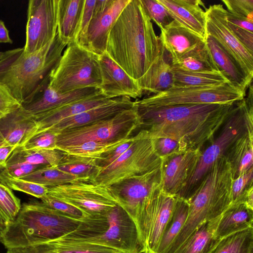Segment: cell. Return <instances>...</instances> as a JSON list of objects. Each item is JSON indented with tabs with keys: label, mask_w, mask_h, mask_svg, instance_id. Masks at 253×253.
<instances>
[{
	"label": "cell",
	"mask_w": 253,
	"mask_h": 253,
	"mask_svg": "<svg viewBox=\"0 0 253 253\" xmlns=\"http://www.w3.org/2000/svg\"><path fill=\"white\" fill-rule=\"evenodd\" d=\"M235 103L149 106L133 102L140 123L135 133L141 138L168 137L188 150L201 149L212 141Z\"/></svg>",
	"instance_id": "obj_1"
},
{
	"label": "cell",
	"mask_w": 253,
	"mask_h": 253,
	"mask_svg": "<svg viewBox=\"0 0 253 253\" xmlns=\"http://www.w3.org/2000/svg\"><path fill=\"white\" fill-rule=\"evenodd\" d=\"M162 47L140 0H130L109 33L105 52L137 81L159 55Z\"/></svg>",
	"instance_id": "obj_2"
},
{
	"label": "cell",
	"mask_w": 253,
	"mask_h": 253,
	"mask_svg": "<svg viewBox=\"0 0 253 253\" xmlns=\"http://www.w3.org/2000/svg\"><path fill=\"white\" fill-rule=\"evenodd\" d=\"M67 45L57 32L51 42L31 54L25 55L23 47L3 52L0 59V84L21 105L30 102L47 85Z\"/></svg>",
	"instance_id": "obj_3"
},
{
	"label": "cell",
	"mask_w": 253,
	"mask_h": 253,
	"mask_svg": "<svg viewBox=\"0 0 253 253\" xmlns=\"http://www.w3.org/2000/svg\"><path fill=\"white\" fill-rule=\"evenodd\" d=\"M82 221L63 215L42 202L23 204L2 235L7 249L27 247L62 237L75 231Z\"/></svg>",
	"instance_id": "obj_4"
},
{
	"label": "cell",
	"mask_w": 253,
	"mask_h": 253,
	"mask_svg": "<svg viewBox=\"0 0 253 253\" xmlns=\"http://www.w3.org/2000/svg\"><path fill=\"white\" fill-rule=\"evenodd\" d=\"M218 136L202 152L197 166L177 197L187 200L213 164L229 147L248 131H253V101L244 98L231 109Z\"/></svg>",
	"instance_id": "obj_5"
},
{
	"label": "cell",
	"mask_w": 253,
	"mask_h": 253,
	"mask_svg": "<svg viewBox=\"0 0 253 253\" xmlns=\"http://www.w3.org/2000/svg\"><path fill=\"white\" fill-rule=\"evenodd\" d=\"M101 82L98 56L74 42L64 50L47 86L66 93L87 87L99 88Z\"/></svg>",
	"instance_id": "obj_6"
},
{
	"label": "cell",
	"mask_w": 253,
	"mask_h": 253,
	"mask_svg": "<svg viewBox=\"0 0 253 253\" xmlns=\"http://www.w3.org/2000/svg\"><path fill=\"white\" fill-rule=\"evenodd\" d=\"M131 146L117 160L103 167L90 181L109 186L123 179L146 173L159 168L163 160L158 154L153 139L141 138L135 133Z\"/></svg>",
	"instance_id": "obj_7"
},
{
	"label": "cell",
	"mask_w": 253,
	"mask_h": 253,
	"mask_svg": "<svg viewBox=\"0 0 253 253\" xmlns=\"http://www.w3.org/2000/svg\"><path fill=\"white\" fill-rule=\"evenodd\" d=\"M139 124L132 106L111 117L57 133V148L87 141L113 142L126 139L135 133Z\"/></svg>",
	"instance_id": "obj_8"
},
{
	"label": "cell",
	"mask_w": 253,
	"mask_h": 253,
	"mask_svg": "<svg viewBox=\"0 0 253 253\" xmlns=\"http://www.w3.org/2000/svg\"><path fill=\"white\" fill-rule=\"evenodd\" d=\"M245 96L242 91L227 83L217 85L171 87L133 102L137 105L149 106L234 103Z\"/></svg>",
	"instance_id": "obj_9"
},
{
	"label": "cell",
	"mask_w": 253,
	"mask_h": 253,
	"mask_svg": "<svg viewBox=\"0 0 253 253\" xmlns=\"http://www.w3.org/2000/svg\"><path fill=\"white\" fill-rule=\"evenodd\" d=\"M162 179L161 164L159 168L146 173L130 177L107 186L117 204L134 221L142 242V218L145 202L151 192L161 185Z\"/></svg>",
	"instance_id": "obj_10"
},
{
	"label": "cell",
	"mask_w": 253,
	"mask_h": 253,
	"mask_svg": "<svg viewBox=\"0 0 253 253\" xmlns=\"http://www.w3.org/2000/svg\"><path fill=\"white\" fill-rule=\"evenodd\" d=\"M106 215L108 226L105 230L92 236L74 240L99 245L122 253L144 252V246L136 224L121 206L117 204Z\"/></svg>",
	"instance_id": "obj_11"
},
{
	"label": "cell",
	"mask_w": 253,
	"mask_h": 253,
	"mask_svg": "<svg viewBox=\"0 0 253 253\" xmlns=\"http://www.w3.org/2000/svg\"><path fill=\"white\" fill-rule=\"evenodd\" d=\"M47 187V194L74 206L92 217L105 215L117 204L107 187L91 181H78Z\"/></svg>",
	"instance_id": "obj_12"
},
{
	"label": "cell",
	"mask_w": 253,
	"mask_h": 253,
	"mask_svg": "<svg viewBox=\"0 0 253 253\" xmlns=\"http://www.w3.org/2000/svg\"><path fill=\"white\" fill-rule=\"evenodd\" d=\"M58 0H30L26 28L25 55L41 49L55 37L57 31Z\"/></svg>",
	"instance_id": "obj_13"
},
{
	"label": "cell",
	"mask_w": 253,
	"mask_h": 253,
	"mask_svg": "<svg viewBox=\"0 0 253 253\" xmlns=\"http://www.w3.org/2000/svg\"><path fill=\"white\" fill-rule=\"evenodd\" d=\"M177 196L165 192L161 185L147 198L142 219V239L145 250L156 253L176 202Z\"/></svg>",
	"instance_id": "obj_14"
},
{
	"label": "cell",
	"mask_w": 253,
	"mask_h": 253,
	"mask_svg": "<svg viewBox=\"0 0 253 253\" xmlns=\"http://www.w3.org/2000/svg\"><path fill=\"white\" fill-rule=\"evenodd\" d=\"M205 35L211 36L237 61L248 79L253 78V53L236 38L229 28L226 10L221 4L211 5L206 10Z\"/></svg>",
	"instance_id": "obj_15"
},
{
	"label": "cell",
	"mask_w": 253,
	"mask_h": 253,
	"mask_svg": "<svg viewBox=\"0 0 253 253\" xmlns=\"http://www.w3.org/2000/svg\"><path fill=\"white\" fill-rule=\"evenodd\" d=\"M98 56L101 82L99 89L110 98L137 99L143 94L137 82L130 77L106 52Z\"/></svg>",
	"instance_id": "obj_16"
},
{
	"label": "cell",
	"mask_w": 253,
	"mask_h": 253,
	"mask_svg": "<svg viewBox=\"0 0 253 253\" xmlns=\"http://www.w3.org/2000/svg\"><path fill=\"white\" fill-rule=\"evenodd\" d=\"M202 152L191 149L163 160L161 187L165 192L177 196L194 172Z\"/></svg>",
	"instance_id": "obj_17"
},
{
	"label": "cell",
	"mask_w": 253,
	"mask_h": 253,
	"mask_svg": "<svg viewBox=\"0 0 253 253\" xmlns=\"http://www.w3.org/2000/svg\"><path fill=\"white\" fill-rule=\"evenodd\" d=\"M129 0H111L102 13L92 17L83 46L97 55L104 53L109 33Z\"/></svg>",
	"instance_id": "obj_18"
},
{
	"label": "cell",
	"mask_w": 253,
	"mask_h": 253,
	"mask_svg": "<svg viewBox=\"0 0 253 253\" xmlns=\"http://www.w3.org/2000/svg\"><path fill=\"white\" fill-rule=\"evenodd\" d=\"M115 98H108L100 92L83 99L32 115L36 123V128L30 138L64 119L106 104Z\"/></svg>",
	"instance_id": "obj_19"
},
{
	"label": "cell",
	"mask_w": 253,
	"mask_h": 253,
	"mask_svg": "<svg viewBox=\"0 0 253 253\" xmlns=\"http://www.w3.org/2000/svg\"><path fill=\"white\" fill-rule=\"evenodd\" d=\"M36 128L33 116L21 106L0 118V147L21 146L30 138Z\"/></svg>",
	"instance_id": "obj_20"
},
{
	"label": "cell",
	"mask_w": 253,
	"mask_h": 253,
	"mask_svg": "<svg viewBox=\"0 0 253 253\" xmlns=\"http://www.w3.org/2000/svg\"><path fill=\"white\" fill-rule=\"evenodd\" d=\"M133 103V101L129 97H117L106 104L64 119L45 131L49 130L57 133L64 130L84 126L111 117L130 108L132 107Z\"/></svg>",
	"instance_id": "obj_21"
},
{
	"label": "cell",
	"mask_w": 253,
	"mask_h": 253,
	"mask_svg": "<svg viewBox=\"0 0 253 253\" xmlns=\"http://www.w3.org/2000/svg\"><path fill=\"white\" fill-rule=\"evenodd\" d=\"M159 37L172 63L205 42L204 38L174 20L161 30Z\"/></svg>",
	"instance_id": "obj_22"
},
{
	"label": "cell",
	"mask_w": 253,
	"mask_h": 253,
	"mask_svg": "<svg viewBox=\"0 0 253 253\" xmlns=\"http://www.w3.org/2000/svg\"><path fill=\"white\" fill-rule=\"evenodd\" d=\"M169 11L173 20L205 39L206 11L200 0H157Z\"/></svg>",
	"instance_id": "obj_23"
},
{
	"label": "cell",
	"mask_w": 253,
	"mask_h": 253,
	"mask_svg": "<svg viewBox=\"0 0 253 253\" xmlns=\"http://www.w3.org/2000/svg\"><path fill=\"white\" fill-rule=\"evenodd\" d=\"M205 41L218 71L233 86L246 94L252 81L237 61L211 36L206 35Z\"/></svg>",
	"instance_id": "obj_24"
},
{
	"label": "cell",
	"mask_w": 253,
	"mask_h": 253,
	"mask_svg": "<svg viewBox=\"0 0 253 253\" xmlns=\"http://www.w3.org/2000/svg\"><path fill=\"white\" fill-rule=\"evenodd\" d=\"M172 58L162 47L159 55L145 74L137 82L143 93L158 94L173 86Z\"/></svg>",
	"instance_id": "obj_25"
},
{
	"label": "cell",
	"mask_w": 253,
	"mask_h": 253,
	"mask_svg": "<svg viewBox=\"0 0 253 253\" xmlns=\"http://www.w3.org/2000/svg\"><path fill=\"white\" fill-rule=\"evenodd\" d=\"M101 92L97 87H87L61 93L47 85L32 101L21 105L27 113L35 115L58 108L71 102L83 99Z\"/></svg>",
	"instance_id": "obj_26"
},
{
	"label": "cell",
	"mask_w": 253,
	"mask_h": 253,
	"mask_svg": "<svg viewBox=\"0 0 253 253\" xmlns=\"http://www.w3.org/2000/svg\"><path fill=\"white\" fill-rule=\"evenodd\" d=\"M85 0H58L57 34L67 45L75 41Z\"/></svg>",
	"instance_id": "obj_27"
},
{
	"label": "cell",
	"mask_w": 253,
	"mask_h": 253,
	"mask_svg": "<svg viewBox=\"0 0 253 253\" xmlns=\"http://www.w3.org/2000/svg\"><path fill=\"white\" fill-rule=\"evenodd\" d=\"M224 157L229 164L233 179L253 169V131H248L228 149Z\"/></svg>",
	"instance_id": "obj_28"
},
{
	"label": "cell",
	"mask_w": 253,
	"mask_h": 253,
	"mask_svg": "<svg viewBox=\"0 0 253 253\" xmlns=\"http://www.w3.org/2000/svg\"><path fill=\"white\" fill-rule=\"evenodd\" d=\"M253 210L244 203L231 205L221 215L215 236L222 239L231 234L252 228Z\"/></svg>",
	"instance_id": "obj_29"
},
{
	"label": "cell",
	"mask_w": 253,
	"mask_h": 253,
	"mask_svg": "<svg viewBox=\"0 0 253 253\" xmlns=\"http://www.w3.org/2000/svg\"><path fill=\"white\" fill-rule=\"evenodd\" d=\"M220 217L203 223L174 253H211L221 240L215 236Z\"/></svg>",
	"instance_id": "obj_30"
},
{
	"label": "cell",
	"mask_w": 253,
	"mask_h": 253,
	"mask_svg": "<svg viewBox=\"0 0 253 253\" xmlns=\"http://www.w3.org/2000/svg\"><path fill=\"white\" fill-rule=\"evenodd\" d=\"M172 87L217 85L229 83L219 71H191L172 64Z\"/></svg>",
	"instance_id": "obj_31"
},
{
	"label": "cell",
	"mask_w": 253,
	"mask_h": 253,
	"mask_svg": "<svg viewBox=\"0 0 253 253\" xmlns=\"http://www.w3.org/2000/svg\"><path fill=\"white\" fill-rule=\"evenodd\" d=\"M64 153L58 150L24 149L17 147L6 161V166L27 163L44 166L57 167Z\"/></svg>",
	"instance_id": "obj_32"
},
{
	"label": "cell",
	"mask_w": 253,
	"mask_h": 253,
	"mask_svg": "<svg viewBox=\"0 0 253 253\" xmlns=\"http://www.w3.org/2000/svg\"><path fill=\"white\" fill-rule=\"evenodd\" d=\"M189 203L177 197L171 218L166 226L156 253H165L184 226L189 212Z\"/></svg>",
	"instance_id": "obj_33"
},
{
	"label": "cell",
	"mask_w": 253,
	"mask_h": 253,
	"mask_svg": "<svg viewBox=\"0 0 253 253\" xmlns=\"http://www.w3.org/2000/svg\"><path fill=\"white\" fill-rule=\"evenodd\" d=\"M130 137L113 142L87 141L78 144L59 146L56 150L67 155L98 160L114 150Z\"/></svg>",
	"instance_id": "obj_34"
},
{
	"label": "cell",
	"mask_w": 253,
	"mask_h": 253,
	"mask_svg": "<svg viewBox=\"0 0 253 253\" xmlns=\"http://www.w3.org/2000/svg\"><path fill=\"white\" fill-rule=\"evenodd\" d=\"M20 179L35 182L46 187H52L78 181H90L59 170L57 167L45 166Z\"/></svg>",
	"instance_id": "obj_35"
},
{
	"label": "cell",
	"mask_w": 253,
	"mask_h": 253,
	"mask_svg": "<svg viewBox=\"0 0 253 253\" xmlns=\"http://www.w3.org/2000/svg\"><path fill=\"white\" fill-rule=\"evenodd\" d=\"M172 64L191 71H219L205 41Z\"/></svg>",
	"instance_id": "obj_36"
},
{
	"label": "cell",
	"mask_w": 253,
	"mask_h": 253,
	"mask_svg": "<svg viewBox=\"0 0 253 253\" xmlns=\"http://www.w3.org/2000/svg\"><path fill=\"white\" fill-rule=\"evenodd\" d=\"M46 242L54 253H122L99 245L71 239L60 238Z\"/></svg>",
	"instance_id": "obj_37"
},
{
	"label": "cell",
	"mask_w": 253,
	"mask_h": 253,
	"mask_svg": "<svg viewBox=\"0 0 253 253\" xmlns=\"http://www.w3.org/2000/svg\"><path fill=\"white\" fill-rule=\"evenodd\" d=\"M57 167L59 170L66 173L90 180L99 169L96 159L72 156L64 153Z\"/></svg>",
	"instance_id": "obj_38"
},
{
	"label": "cell",
	"mask_w": 253,
	"mask_h": 253,
	"mask_svg": "<svg viewBox=\"0 0 253 253\" xmlns=\"http://www.w3.org/2000/svg\"><path fill=\"white\" fill-rule=\"evenodd\" d=\"M253 227L231 234L221 240L211 253H253Z\"/></svg>",
	"instance_id": "obj_39"
},
{
	"label": "cell",
	"mask_w": 253,
	"mask_h": 253,
	"mask_svg": "<svg viewBox=\"0 0 253 253\" xmlns=\"http://www.w3.org/2000/svg\"><path fill=\"white\" fill-rule=\"evenodd\" d=\"M0 183L11 189L19 191L41 199L48 193V187L41 184L10 177L0 172Z\"/></svg>",
	"instance_id": "obj_40"
},
{
	"label": "cell",
	"mask_w": 253,
	"mask_h": 253,
	"mask_svg": "<svg viewBox=\"0 0 253 253\" xmlns=\"http://www.w3.org/2000/svg\"><path fill=\"white\" fill-rule=\"evenodd\" d=\"M21 206L20 200L11 189L0 183V211L8 223L14 220Z\"/></svg>",
	"instance_id": "obj_41"
},
{
	"label": "cell",
	"mask_w": 253,
	"mask_h": 253,
	"mask_svg": "<svg viewBox=\"0 0 253 253\" xmlns=\"http://www.w3.org/2000/svg\"><path fill=\"white\" fill-rule=\"evenodd\" d=\"M40 199L41 202L47 206L68 217L84 221L92 217L74 206L61 201L47 194Z\"/></svg>",
	"instance_id": "obj_42"
},
{
	"label": "cell",
	"mask_w": 253,
	"mask_h": 253,
	"mask_svg": "<svg viewBox=\"0 0 253 253\" xmlns=\"http://www.w3.org/2000/svg\"><path fill=\"white\" fill-rule=\"evenodd\" d=\"M147 13L160 28L164 29L173 20L168 10L157 0H140Z\"/></svg>",
	"instance_id": "obj_43"
},
{
	"label": "cell",
	"mask_w": 253,
	"mask_h": 253,
	"mask_svg": "<svg viewBox=\"0 0 253 253\" xmlns=\"http://www.w3.org/2000/svg\"><path fill=\"white\" fill-rule=\"evenodd\" d=\"M57 134L51 131H45L37 134L21 146L24 149L56 150Z\"/></svg>",
	"instance_id": "obj_44"
},
{
	"label": "cell",
	"mask_w": 253,
	"mask_h": 253,
	"mask_svg": "<svg viewBox=\"0 0 253 253\" xmlns=\"http://www.w3.org/2000/svg\"><path fill=\"white\" fill-rule=\"evenodd\" d=\"M153 139L156 150L162 160L189 150L179 141L170 138L161 137Z\"/></svg>",
	"instance_id": "obj_45"
},
{
	"label": "cell",
	"mask_w": 253,
	"mask_h": 253,
	"mask_svg": "<svg viewBox=\"0 0 253 253\" xmlns=\"http://www.w3.org/2000/svg\"><path fill=\"white\" fill-rule=\"evenodd\" d=\"M252 186L253 169L236 178L233 179L231 187V205L242 203L241 201L244 195Z\"/></svg>",
	"instance_id": "obj_46"
},
{
	"label": "cell",
	"mask_w": 253,
	"mask_h": 253,
	"mask_svg": "<svg viewBox=\"0 0 253 253\" xmlns=\"http://www.w3.org/2000/svg\"><path fill=\"white\" fill-rule=\"evenodd\" d=\"M96 0H85L84 9L74 42L83 46L88 26L92 17Z\"/></svg>",
	"instance_id": "obj_47"
},
{
	"label": "cell",
	"mask_w": 253,
	"mask_h": 253,
	"mask_svg": "<svg viewBox=\"0 0 253 253\" xmlns=\"http://www.w3.org/2000/svg\"><path fill=\"white\" fill-rule=\"evenodd\" d=\"M226 10L253 20V0H222Z\"/></svg>",
	"instance_id": "obj_48"
},
{
	"label": "cell",
	"mask_w": 253,
	"mask_h": 253,
	"mask_svg": "<svg viewBox=\"0 0 253 253\" xmlns=\"http://www.w3.org/2000/svg\"><path fill=\"white\" fill-rule=\"evenodd\" d=\"M43 167L45 166L27 163H17L6 166L0 172L10 177L20 178Z\"/></svg>",
	"instance_id": "obj_49"
},
{
	"label": "cell",
	"mask_w": 253,
	"mask_h": 253,
	"mask_svg": "<svg viewBox=\"0 0 253 253\" xmlns=\"http://www.w3.org/2000/svg\"><path fill=\"white\" fill-rule=\"evenodd\" d=\"M21 106L20 103L0 84V118L14 111Z\"/></svg>",
	"instance_id": "obj_50"
},
{
	"label": "cell",
	"mask_w": 253,
	"mask_h": 253,
	"mask_svg": "<svg viewBox=\"0 0 253 253\" xmlns=\"http://www.w3.org/2000/svg\"><path fill=\"white\" fill-rule=\"evenodd\" d=\"M135 138V136L133 134L128 140L119 145L114 150L97 160V165L99 168H103L114 162L129 149Z\"/></svg>",
	"instance_id": "obj_51"
},
{
	"label": "cell",
	"mask_w": 253,
	"mask_h": 253,
	"mask_svg": "<svg viewBox=\"0 0 253 253\" xmlns=\"http://www.w3.org/2000/svg\"><path fill=\"white\" fill-rule=\"evenodd\" d=\"M227 24L237 40L250 52L253 53V33L240 28L227 22Z\"/></svg>",
	"instance_id": "obj_52"
},
{
	"label": "cell",
	"mask_w": 253,
	"mask_h": 253,
	"mask_svg": "<svg viewBox=\"0 0 253 253\" xmlns=\"http://www.w3.org/2000/svg\"><path fill=\"white\" fill-rule=\"evenodd\" d=\"M226 19L229 23L253 33V20H252L245 16L231 13L227 10L226 11Z\"/></svg>",
	"instance_id": "obj_53"
},
{
	"label": "cell",
	"mask_w": 253,
	"mask_h": 253,
	"mask_svg": "<svg viewBox=\"0 0 253 253\" xmlns=\"http://www.w3.org/2000/svg\"><path fill=\"white\" fill-rule=\"evenodd\" d=\"M47 242L27 247L7 249L6 253H48Z\"/></svg>",
	"instance_id": "obj_54"
},
{
	"label": "cell",
	"mask_w": 253,
	"mask_h": 253,
	"mask_svg": "<svg viewBox=\"0 0 253 253\" xmlns=\"http://www.w3.org/2000/svg\"><path fill=\"white\" fill-rule=\"evenodd\" d=\"M0 42L12 43V40L9 37V32L4 22L0 20Z\"/></svg>",
	"instance_id": "obj_55"
},
{
	"label": "cell",
	"mask_w": 253,
	"mask_h": 253,
	"mask_svg": "<svg viewBox=\"0 0 253 253\" xmlns=\"http://www.w3.org/2000/svg\"><path fill=\"white\" fill-rule=\"evenodd\" d=\"M248 208L253 210V186L249 188L244 195L242 201Z\"/></svg>",
	"instance_id": "obj_56"
},
{
	"label": "cell",
	"mask_w": 253,
	"mask_h": 253,
	"mask_svg": "<svg viewBox=\"0 0 253 253\" xmlns=\"http://www.w3.org/2000/svg\"><path fill=\"white\" fill-rule=\"evenodd\" d=\"M8 224V223L0 211V234L2 235L6 230Z\"/></svg>",
	"instance_id": "obj_57"
},
{
	"label": "cell",
	"mask_w": 253,
	"mask_h": 253,
	"mask_svg": "<svg viewBox=\"0 0 253 253\" xmlns=\"http://www.w3.org/2000/svg\"><path fill=\"white\" fill-rule=\"evenodd\" d=\"M3 54V52L0 51V59H1V58Z\"/></svg>",
	"instance_id": "obj_58"
},
{
	"label": "cell",
	"mask_w": 253,
	"mask_h": 253,
	"mask_svg": "<svg viewBox=\"0 0 253 253\" xmlns=\"http://www.w3.org/2000/svg\"><path fill=\"white\" fill-rule=\"evenodd\" d=\"M143 253H151L148 250H145L144 252Z\"/></svg>",
	"instance_id": "obj_59"
},
{
	"label": "cell",
	"mask_w": 253,
	"mask_h": 253,
	"mask_svg": "<svg viewBox=\"0 0 253 253\" xmlns=\"http://www.w3.org/2000/svg\"><path fill=\"white\" fill-rule=\"evenodd\" d=\"M2 239V235L1 234H0V243L1 242Z\"/></svg>",
	"instance_id": "obj_60"
},
{
	"label": "cell",
	"mask_w": 253,
	"mask_h": 253,
	"mask_svg": "<svg viewBox=\"0 0 253 253\" xmlns=\"http://www.w3.org/2000/svg\"><path fill=\"white\" fill-rule=\"evenodd\" d=\"M47 243L48 247V249H49V252H48V253H53V252H52L51 251V250H50V248H49V246H48V243L47 242Z\"/></svg>",
	"instance_id": "obj_61"
},
{
	"label": "cell",
	"mask_w": 253,
	"mask_h": 253,
	"mask_svg": "<svg viewBox=\"0 0 253 253\" xmlns=\"http://www.w3.org/2000/svg\"></svg>",
	"instance_id": "obj_62"
}]
</instances>
